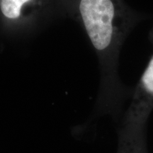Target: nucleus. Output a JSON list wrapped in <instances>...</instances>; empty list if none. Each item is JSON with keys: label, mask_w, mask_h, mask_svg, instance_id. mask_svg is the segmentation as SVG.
<instances>
[{"label": "nucleus", "mask_w": 153, "mask_h": 153, "mask_svg": "<svg viewBox=\"0 0 153 153\" xmlns=\"http://www.w3.org/2000/svg\"><path fill=\"white\" fill-rule=\"evenodd\" d=\"M79 11L94 48L107 58H114L140 18L123 0H80Z\"/></svg>", "instance_id": "1"}, {"label": "nucleus", "mask_w": 153, "mask_h": 153, "mask_svg": "<svg viewBox=\"0 0 153 153\" xmlns=\"http://www.w3.org/2000/svg\"><path fill=\"white\" fill-rule=\"evenodd\" d=\"M30 0H0V8L4 16L15 19L20 16L21 11L24 4Z\"/></svg>", "instance_id": "2"}, {"label": "nucleus", "mask_w": 153, "mask_h": 153, "mask_svg": "<svg viewBox=\"0 0 153 153\" xmlns=\"http://www.w3.org/2000/svg\"><path fill=\"white\" fill-rule=\"evenodd\" d=\"M139 89L145 95L153 98V54L141 76Z\"/></svg>", "instance_id": "3"}]
</instances>
